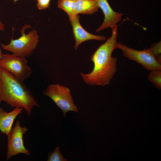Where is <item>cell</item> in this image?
Here are the masks:
<instances>
[{
  "label": "cell",
  "instance_id": "cell-1",
  "mask_svg": "<svg viewBox=\"0 0 161 161\" xmlns=\"http://www.w3.org/2000/svg\"><path fill=\"white\" fill-rule=\"evenodd\" d=\"M117 26L111 29V36L100 45L92 55L91 61L94 64L89 73L80 74L83 81L92 86H104L109 84L117 71V58L112 56L117 48Z\"/></svg>",
  "mask_w": 161,
  "mask_h": 161
},
{
  "label": "cell",
  "instance_id": "cell-2",
  "mask_svg": "<svg viewBox=\"0 0 161 161\" xmlns=\"http://www.w3.org/2000/svg\"><path fill=\"white\" fill-rule=\"evenodd\" d=\"M13 74L0 68V108L2 101L12 107H21L31 114L34 106L39 107L27 88Z\"/></svg>",
  "mask_w": 161,
  "mask_h": 161
},
{
  "label": "cell",
  "instance_id": "cell-3",
  "mask_svg": "<svg viewBox=\"0 0 161 161\" xmlns=\"http://www.w3.org/2000/svg\"><path fill=\"white\" fill-rule=\"evenodd\" d=\"M30 28V25H24L21 29V36L16 39H12L7 44H2L1 48L18 56L27 58L30 56L37 47L39 36L37 31L35 29L26 33V29Z\"/></svg>",
  "mask_w": 161,
  "mask_h": 161
},
{
  "label": "cell",
  "instance_id": "cell-4",
  "mask_svg": "<svg viewBox=\"0 0 161 161\" xmlns=\"http://www.w3.org/2000/svg\"><path fill=\"white\" fill-rule=\"evenodd\" d=\"M43 93L50 98L63 111L64 117L69 111L78 112L70 90L67 87L58 84H51L44 91Z\"/></svg>",
  "mask_w": 161,
  "mask_h": 161
},
{
  "label": "cell",
  "instance_id": "cell-5",
  "mask_svg": "<svg viewBox=\"0 0 161 161\" xmlns=\"http://www.w3.org/2000/svg\"><path fill=\"white\" fill-rule=\"evenodd\" d=\"M117 48L129 60L134 61L149 71L161 70V63L157 59L151 48L138 50L118 42Z\"/></svg>",
  "mask_w": 161,
  "mask_h": 161
},
{
  "label": "cell",
  "instance_id": "cell-6",
  "mask_svg": "<svg viewBox=\"0 0 161 161\" xmlns=\"http://www.w3.org/2000/svg\"><path fill=\"white\" fill-rule=\"evenodd\" d=\"M28 63L26 58L13 53L3 54V57L0 60V68L9 72L23 82L30 77L32 72Z\"/></svg>",
  "mask_w": 161,
  "mask_h": 161
},
{
  "label": "cell",
  "instance_id": "cell-7",
  "mask_svg": "<svg viewBox=\"0 0 161 161\" xmlns=\"http://www.w3.org/2000/svg\"><path fill=\"white\" fill-rule=\"evenodd\" d=\"M28 130L26 127L21 126L19 120L17 121L15 126L12 128L7 135L8 137L7 160L19 154H24L28 155L30 154V151L24 146L23 139L24 134Z\"/></svg>",
  "mask_w": 161,
  "mask_h": 161
},
{
  "label": "cell",
  "instance_id": "cell-8",
  "mask_svg": "<svg viewBox=\"0 0 161 161\" xmlns=\"http://www.w3.org/2000/svg\"><path fill=\"white\" fill-rule=\"evenodd\" d=\"M99 8H100L104 15V19L101 25L96 30L99 32L105 29H111L117 25L121 20L122 13L114 10L111 7L107 0H97Z\"/></svg>",
  "mask_w": 161,
  "mask_h": 161
},
{
  "label": "cell",
  "instance_id": "cell-9",
  "mask_svg": "<svg viewBox=\"0 0 161 161\" xmlns=\"http://www.w3.org/2000/svg\"><path fill=\"white\" fill-rule=\"evenodd\" d=\"M70 21L75 40L74 48L75 50L81 44L87 41L95 40L102 41L106 39L104 36L91 34L84 29L80 23V16L78 15Z\"/></svg>",
  "mask_w": 161,
  "mask_h": 161
},
{
  "label": "cell",
  "instance_id": "cell-10",
  "mask_svg": "<svg viewBox=\"0 0 161 161\" xmlns=\"http://www.w3.org/2000/svg\"><path fill=\"white\" fill-rule=\"evenodd\" d=\"M23 109L15 107L12 111L7 112L0 108V130L3 134L7 135L10 131L15 118L20 114Z\"/></svg>",
  "mask_w": 161,
  "mask_h": 161
},
{
  "label": "cell",
  "instance_id": "cell-11",
  "mask_svg": "<svg viewBox=\"0 0 161 161\" xmlns=\"http://www.w3.org/2000/svg\"><path fill=\"white\" fill-rule=\"evenodd\" d=\"M97 0H76V14H92L98 11Z\"/></svg>",
  "mask_w": 161,
  "mask_h": 161
},
{
  "label": "cell",
  "instance_id": "cell-12",
  "mask_svg": "<svg viewBox=\"0 0 161 161\" xmlns=\"http://www.w3.org/2000/svg\"><path fill=\"white\" fill-rule=\"evenodd\" d=\"M76 0H58V8L64 11L68 15L69 21L74 18L77 15L75 12Z\"/></svg>",
  "mask_w": 161,
  "mask_h": 161
},
{
  "label": "cell",
  "instance_id": "cell-13",
  "mask_svg": "<svg viewBox=\"0 0 161 161\" xmlns=\"http://www.w3.org/2000/svg\"><path fill=\"white\" fill-rule=\"evenodd\" d=\"M148 79L157 88H161V71L160 70L151 71Z\"/></svg>",
  "mask_w": 161,
  "mask_h": 161
},
{
  "label": "cell",
  "instance_id": "cell-14",
  "mask_svg": "<svg viewBox=\"0 0 161 161\" xmlns=\"http://www.w3.org/2000/svg\"><path fill=\"white\" fill-rule=\"evenodd\" d=\"M48 161H66L67 160L63 156L58 147H56L52 152L49 153Z\"/></svg>",
  "mask_w": 161,
  "mask_h": 161
},
{
  "label": "cell",
  "instance_id": "cell-15",
  "mask_svg": "<svg viewBox=\"0 0 161 161\" xmlns=\"http://www.w3.org/2000/svg\"><path fill=\"white\" fill-rule=\"evenodd\" d=\"M37 7L40 10L46 9L49 7L51 0H36Z\"/></svg>",
  "mask_w": 161,
  "mask_h": 161
},
{
  "label": "cell",
  "instance_id": "cell-16",
  "mask_svg": "<svg viewBox=\"0 0 161 161\" xmlns=\"http://www.w3.org/2000/svg\"><path fill=\"white\" fill-rule=\"evenodd\" d=\"M151 48L157 58V57L161 53V42H159L153 45Z\"/></svg>",
  "mask_w": 161,
  "mask_h": 161
},
{
  "label": "cell",
  "instance_id": "cell-17",
  "mask_svg": "<svg viewBox=\"0 0 161 161\" xmlns=\"http://www.w3.org/2000/svg\"><path fill=\"white\" fill-rule=\"evenodd\" d=\"M5 25L0 20V30L4 31L5 29Z\"/></svg>",
  "mask_w": 161,
  "mask_h": 161
},
{
  "label": "cell",
  "instance_id": "cell-18",
  "mask_svg": "<svg viewBox=\"0 0 161 161\" xmlns=\"http://www.w3.org/2000/svg\"><path fill=\"white\" fill-rule=\"evenodd\" d=\"M3 57V54L2 53V50L1 47H0V60Z\"/></svg>",
  "mask_w": 161,
  "mask_h": 161
},
{
  "label": "cell",
  "instance_id": "cell-19",
  "mask_svg": "<svg viewBox=\"0 0 161 161\" xmlns=\"http://www.w3.org/2000/svg\"><path fill=\"white\" fill-rule=\"evenodd\" d=\"M18 0H13V1L14 2H16V1H17Z\"/></svg>",
  "mask_w": 161,
  "mask_h": 161
}]
</instances>
